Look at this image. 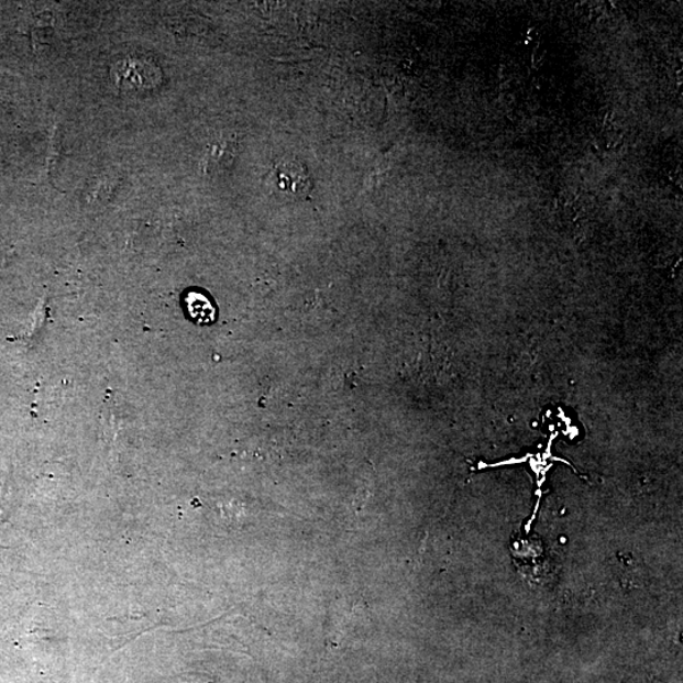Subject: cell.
Returning a JSON list of instances; mask_svg holds the SVG:
<instances>
[{"mask_svg": "<svg viewBox=\"0 0 683 683\" xmlns=\"http://www.w3.org/2000/svg\"><path fill=\"white\" fill-rule=\"evenodd\" d=\"M112 80L118 90L142 92L162 84L163 73L158 65L142 56H126L112 67Z\"/></svg>", "mask_w": 683, "mask_h": 683, "instance_id": "cell-1", "label": "cell"}, {"mask_svg": "<svg viewBox=\"0 0 683 683\" xmlns=\"http://www.w3.org/2000/svg\"><path fill=\"white\" fill-rule=\"evenodd\" d=\"M269 180L274 190L286 198L301 199L313 189L307 166L294 158L277 163L269 174Z\"/></svg>", "mask_w": 683, "mask_h": 683, "instance_id": "cell-2", "label": "cell"}, {"mask_svg": "<svg viewBox=\"0 0 683 683\" xmlns=\"http://www.w3.org/2000/svg\"><path fill=\"white\" fill-rule=\"evenodd\" d=\"M239 154V142L234 137H218L206 150L201 170L206 174H221L232 167Z\"/></svg>", "mask_w": 683, "mask_h": 683, "instance_id": "cell-3", "label": "cell"}, {"mask_svg": "<svg viewBox=\"0 0 683 683\" xmlns=\"http://www.w3.org/2000/svg\"><path fill=\"white\" fill-rule=\"evenodd\" d=\"M185 306H187L189 317L199 324H208L216 318L212 302L200 293L190 291L185 299Z\"/></svg>", "mask_w": 683, "mask_h": 683, "instance_id": "cell-4", "label": "cell"}]
</instances>
